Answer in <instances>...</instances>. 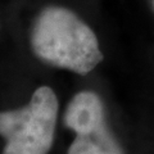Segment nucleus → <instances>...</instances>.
I'll return each mask as SVG.
<instances>
[{"mask_svg": "<svg viewBox=\"0 0 154 154\" xmlns=\"http://www.w3.org/2000/svg\"><path fill=\"white\" fill-rule=\"evenodd\" d=\"M30 41L40 60L77 75L90 73L104 59L95 32L64 7L42 9L33 22Z\"/></svg>", "mask_w": 154, "mask_h": 154, "instance_id": "nucleus-1", "label": "nucleus"}, {"mask_svg": "<svg viewBox=\"0 0 154 154\" xmlns=\"http://www.w3.org/2000/svg\"><path fill=\"white\" fill-rule=\"evenodd\" d=\"M59 103L49 86L37 88L27 105L0 112L2 154H49L54 143Z\"/></svg>", "mask_w": 154, "mask_h": 154, "instance_id": "nucleus-2", "label": "nucleus"}, {"mask_svg": "<svg viewBox=\"0 0 154 154\" xmlns=\"http://www.w3.org/2000/svg\"><path fill=\"white\" fill-rule=\"evenodd\" d=\"M73 131L77 136L67 154H125L108 127L105 114L80 125Z\"/></svg>", "mask_w": 154, "mask_h": 154, "instance_id": "nucleus-3", "label": "nucleus"}, {"mask_svg": "<svg viewBox=\"0 0 154 154\" xmlns=\"http://www.w3.org/2000/svg\"><path fill=\"white\" fill-rule=\"evenodd\" d=\"M153 7H154V0H153Z\"/></svg>", "mask_w": 154, "mask_h": 154, "instance_id": "nucleus-4", "label": "nucleus"}]
</instances>
